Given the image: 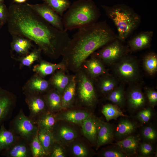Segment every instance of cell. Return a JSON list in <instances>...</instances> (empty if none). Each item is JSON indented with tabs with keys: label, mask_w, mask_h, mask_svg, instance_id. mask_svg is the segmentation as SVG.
<instances>
[{
	"label": "cell",
	"mask_w": 157,
	"mask_h": 157,
	"mask_svg": "<svg viewBox=\"0 0 157 157\" xmlns=\"http://www.w3.org/2000/svg\"><path fill=\"white\" fill-rule=\"evenodd\" d=\"M8 30L11 35L34 42L46 55L56 59L62 56L70 40L67 31L54 27L28 3H15L8 9Z\"/></svg>",
	"instance_id": "cell-1"
},
{
	"label": "cell",
	"mask_w": 157,
	"mask_h": 157,
	"mask_svg": "<svg viewBox=\"0 0 157 157\" xmlns=\"http://www.w3.org/2000/svg\"><path fill=\"white\" fill-rule=\"evenodd\" d=\"M62 54L67 70L76 73L97 50L117 38L105 21L97 22L78 29Z\"/></svg>",
	"instance_id": "cell-2"
},
{
	"label": "cell",
	"mask_w": 157,
	"mask_h": 157,
	"mask_svg": "<svg viewBox=\"0 0 157 157\" xmlns=\"http://www.w3.org/2000/svg\"><path fill=\"white\" fill-rule=\"evenodd\" d=\"M101 13L92 0H78L70 6L62 17L67 31L88 26L97 22Z\"/></svg>",
	"instance_id": "cell-3"
},
{
	"label": "cell",
	"mask_w": 157,
	"mask_h": 157,
	"mask_svg": "<svg viewBox=\"0 0 157 157\" xmlns=\"http://www.w3.org/2000/svg\"><path fill=\"white\" fill-rule=\"evenodd\" d=\"M108 17L115 26L118 33L117 38L124 41L139 26L141 17L129 6L119 4L112 6L102 5Z\"/></svg>",
	"instance_id": "cell-4"
},
{
	"label": "cell",
	"mask_w": 157,
	"mask_h": 157,
	"mask_svg": "<svg viewBox=\"0 0 157 157\" xmlns=\"http://www.w3.org/2000/svg\"><path fill=\"white\" fill-rule=\"evenodd\" d=\"M10 130L29 142L38 134V128L35 123L21 109L10 123Z\"/></svg>",
	"instance_id": "cell-5"
},
{
	"label": "cell",
	"mask_w": 157,
	"mask_h": 157,
	"mask_svg": "<svg viewBox=\"0 0 157 157\" xmlns=\"http://www.w3.org/2000/svg\"><path fill=\"white\" fill-rule=\"evenodd\" d=\"M76 90L82 103L90 106L95 104L97 97L92 79L81 68L75 73Z\"/></svg>",
	"instance_id": "cell-6"
},
{
	"label": "cell",
	"mask_w": 157,
	"mask_h": 157,
	"mask_svg": "<svg viewBox=\"0 0 157 157\" xmlns=\"http://www.w3.org/2000/svg\"><path fill=\"white\" fill-rule=\"evenodd\" d=\"M113 69L118 77L125 82L135 81L139 76L137 61L132 56H124L115 64Z\"/></svg>",
	"instance_id": "cell-7"
},
{
	"label": "cell",
	"mask_w": 157,
	"mask_h": 157,
	"mask_svg": "<svg viewBox=\"0 0 157 157\" xmlns=\"http://www.w3.org/2000/svg\"><path fill=\"white\" fill-rule=\"evenodd\" d=\"M121 42L116 38L94 55L105 63H114L126 55L129 50Z\"/></svg>",
	"instance_id": "cell-8"
},
{
	"label": "cell",
	"mask_w": 157,
	"mask_h": 157,
	"mask_svg": "<svg viewBox=\"0 0 157 157\" xmlns=\"http://www.w3.org/2000/svg\"><path fill=\"white\" fill-rule=\"evenodd\" d=\"M28 5L45 20L56 28L64 30L62 18L47 3Z\"/></svg>",
	"instance_id": "cell-9"
},
{
	"label": "cell",
	"mask_w": 157,
	"mask_h": 157,
	"mask_svg": "<svg viewBox=\"0 0 157 157\" xmlns=\"http://www.w3.org/2000/svg\"><path fill=\"white\" fill-rule=\"evenodd\" d=\"M24 94L25 102L30 110L28 117L34 122L40 115L49 111L43 95Z\"/></svg>",
	"instance_id": "cell-10"
},
{
	"label": "cell",
	"mask_w": 157,
	"mask_h": 157,
	"mask_svg": "<svg viewBox=\"0 0 157 157\" xmlns=\"http://www.w3.org/2000/svg\"><path fill=\"white\" fill-rule=\"evenodd\" d=\"M53 87L49 80H47L35 73L22 87L24 94L44 95Z\"/></svg>",
	"instance_id": "cell-11"
},
{
	"label": "cell",
	"mask_w": 157,
	"mask_h": 157,
	"mask_svg": "<svg viewBox=\"0 0 157 157\" xmlns=\"http://www.w3.org/2000/svg\"><path fill=\"white\" fill-rule=\"evenodd\" d=\"M17 97L0 86V125L9 119L15 108Z\"/></svg>",
	"instance_id": "cell-12"
},
{
	"label": "cell",
	"mask_w": 157,
	"mask_h": 157,
	"mask_svg": "<svg viewBox=\"0 0 157 157\" xmlns=\"http://www.w3.org/2000/svg\"><path fill=\"white\" fill-rule=\"evenodd\" d=\"M10 43L11 57L15 60L29 53L33 47L32 41L24 37L12 35Z\"/></svg>",
	"instance_id": "cell-13"
},
{
	"label": "cell",
	"mask_w": 157,
	"mask_h": 157,
	"mask_svg": "<svg viewBox=\"0 0 157 157\" xmlns=\"http://www.w3.org/2000/svg\"><path fill=\"white\" fill-rule=\"evenodd\" d=\"M1 155L6 157H33L30 143L21 138L3 151Z\"/></svg>",
	"instance_id": "cell-14"
},
{
	"label": "cell",
	"mask_w": 157,
	"mask_h": 157,
	"mask_svg": "<svg viewBox=\"0 0 157 157\" xmlns=\"http://www.w3.org/2000/svg\"><path fill=\"white\" fill-rule=\"evenodd\" d=\"M81 68L92 79L105 75L107 72L102 62L94 55L87 59Z\"/></svg>",
	"instance_id": "cell-15"
},
{
	"label": "cell",
	"mask_w": 157,
	"mask_h": 157,
	"mask_svg": "<svg viewBox=\"0 0 157 157\" xmlns=\"http://www.w3.org/2000/svg\"><path fill=\"white\" fill-rule=\"evenodd\" d=\"M127 117L120 119L115 127L114 138L117 141L122 140L131 135L138 127L137 123Z\"/></svg>",
	"instance_id": "cell-16"
},
{
	"label": "cell",
	"mask_w": 157,
	"mask_h": 157,
	"mask_svg": "<svg viewBox=\"0 0 157 157\" xmlns=\"http://www.w3.org/2000/svg\"><path fill=\"white\" fill-rule=\"evenodd\" d=\"M126 98L128 108L131 112L139 110L146 104L145 97L139 88H134L130 90L127 93Z\"/></svg>",
	"instance_id": "cell-17"
},
{
	"label": "cell",
	"mask_w": 157,
	"mask_h": 157,
	"mask_svg": "<svg viewBox=\"0 0 157 157\" xmlns=\"http://www.w3.org/2000/svg\"><path fill=\"white\" fill-rule=\"evenodd\" d=\"M140 140L139 136L133 134L122 140L117 141L114 145L129 157L138 154Z\"/></svg>",
	"instance_id": "cell-18"
},
{
	"label": "cell",
	"mask_w": 157,
	"mask_h": 157,
	"mask_svg": "<svg viewBox=\"0 0 157 157\" xmlns=\"http://www.w3.org/2000/svg\"><path fill=\"white\" fill-rule=\"evenodd\" d=\"M115 126L99 120L97 135V148L111 143L114 140Z\"/></svg>",
	"instance_id": "cell-19"
},
{
	"label": "cell",
	"mask_w": 157,
	"mask_h": 157,
	"mask_svg": "<svg viewBox=\"0 0 157 157\" xmlns=\"http://www.w3.org/2000/svg\"><path fill=\"white\" fill-rule=\"evenodd\" d=\"M154 32L153 31L140 32L135 36L128 42L129 50L136 51L149 47L150 45Z\"/></svg>",
	"instance_id": "cell-20"
},
{
	"label": "cell",
	"mask_w": 157,
	"mask_h": 157,
	"mask_svg": "<svg viewBox=\"0 0 157 157\" xmlns=\"http://www.w3.org/2000/svg\"><path fill=\"white\" fill-rule=\"evenodd\" d=\"M58 69L67 70L65 64L62 61L58 63H53L42 59L33 68V72L43 78L53 74Z\"/></svg>",
	"instance_id": "cell-21"
},
{
	"label": "cell",
	"mask_w": 157,
	"mask_h": 157,
	"mask_svg": "<svg viewBox=\"0 0 157 157\" xmlns=\"http://www.w3.org/2000/svg\"><path fill=\"white\" fill-rule=\"evenodd\" d=\"M67 70L58 69L52 74L49 81L52 87L61 95L69 84L72 75L67 73Z\"/></svg>",
	"instance_id": "cell-22"
},
{
	"label": "cell",
	"mask_w": 157,
	"mask_h": 157,
	"mask_svg": "<svg viewBox=\"0 0 157 157\" xmlns=\"http://www.w3.org/2000/svg\"><path fill=\"white\" fill-rule=\"evenodd\" d=\"M48 111L53 113L62 107V96L53 87L43 95Z\"/></svg>",
	"instance_id": "cell-23"
},
{
	"label": "cell",
	"mask_w": 157,
	"mask_h": 157,
	"mask_svg": "<svg viewBox=\"0 0 157 157\" xmlns=\"http://www.w3.org/2000/svg\"><path fill=\"white\" fill-rule=\"evenodd\" d=\"M99 120L89 116L82 122V131L84 135L90 141L95 142L97 138Z\"/></svg>",
	"instance_id": "cell-24"
},
{
	"label": "cell",
	"mask_w": 157,
	"mask_h": 157,
	"mask_svg": "<svg viewBox=\"0 0 157 157\" xmlns=\"http://www.w3.org/2000/svg\"><path fill=\"white\" fill-rule=\"evenodd\" d=\"M20 138L11 130L7 129L2 123L0 128V154Z\"/></svg>",
	"instance_id": "cell-25"
},
{
	"label": "cell",
	"mask_w": 157,
	"mask_h": 157,
	"mask_svg": "<svg viewBox=\"0 0 157 157\" xmlns=\"http://www.w3.org/2000/svg\"><path fill=\"white\" fill-rule=\"evenodd\" d=\"M38 136L42 146L48 156L49 155L56 142L52 131L45 129L39 128Z\"/></svg>",
	"instance_id": "cell-26"
},
{
	"label": "cell",
	"mask_w": 157,
	"mask_h": 157,
	"mask_svg": "<svg viewBox=\"0 0 157 157\" xmlns=\"http://www.w3.org/2000/svg\"><path fill=\"white\" fill-rule=\"evenodd\" d=\"M76 94L75 75H72L69 84L64 90L62 97V106L67 108L72 104Z\"/></svg>",
	"instance_id": "cell-27"
},
{
	"label": "cell",
	"mask_w": 157,
	"mask_h": 157,
	"mask_svg": "<svg viewBox=\"0 0 157 157\" xmlns=\"http://www.w3.org/2000/svg\"><path fill=\"white\" fill-rule=\"evenodd\" d=\"M55 116L52 113L47 111L40 115L34 123L38 128L44 129L52 131L56 124Z\"/></svg>",
	"instance_id": "cell-28"
},
{
	"label": "cell",
	"mask_w": 157,
	"mask_h": 157,
	"mask_svg": "<svg viewBox=\"0 0 157 157\" xmlns=\"http://www.w3.org/2000/svg\"><path fill=\"white\" fill-rule=\"evenodd\" d=\"M106 99L119 108H123L126 101L123 87L122 86L117 87L108 94Z\"/></svg>",
	"instance_id": "cell-29"
},
{
	"label": "cell",
	"mask_w": 157,
	"mask_h": 157,
	"mask_svg": "<svg viewBox=\"0 0 157 157\" xmlns=\"http://www.w3.org/2000/svg\"><path fill=\"white\" fill-rule=\"evenodd\" d=\"M98 81V87L100 92L104 94H108L117 87L116 80L110 75H103Z\"/></svg>",
	"instance_id": "cell-30"
},
{
	"label": "cell",
	"mask_w": 157,
	"mask_h": 157,
	"mask_svg": "<svg viewBox=\"0 0 157 157\" xmlns=\"http://www.w3.org/2000/svg\"><path fill=\"white\" fill-rule=\"evenodd\" d=\"M101 112L107 121L116 119L121 116L128 117L124 114L120 108L115 104H107L104 105L103 106Z\"/></svg>",
	"instance_id": "cell-31"
},
{
	"label": "cell",
	"mask_w": 157,
	"mask_h": 157,
	"mask_svg": "<svg viewBox=\"0 0 157 157\" xmlns=\"http://www.w3.org/2000/svg\"><path fill=\"white\" fill-rule=\"evenodd\" d=\"M41 50L39 48H35L28 55L20 58L16 60L19 62L20 68L30 67L36 61L41 59Z\"/></svg>",
	"instance_id": "cell-32"
},
{
	"label": "cell",
	"mask_w": 157,
	"mask_h": 157,
	"mask_svg": "<svg viewBox=\"0 0 157 157\" xmlns=\"http://www.w3.org/2000/svg\"><path fill=\"white\" fill-rule=\"evenodd\" d=\"M144 68L150 75L154 74L157 71V56L156 54L151 52L147 54L143 59Z\"/></svg>",
	"instance_id": "cell-33"
},
{
	"label": "cell",
	"mask_w": 157,
	"mask_h": 157,
	"mask_svg": "<svg viewBox=\"0 0 157 157\" xmlns=\"http://www.w3.org/2000/svg\"><path fill=\"white\" fill-rule=\"evenodd\" d=\"M59 15L63 16L64 12L69 8L70 2L68 0H44Z\"/></svg>",
	"instance_id": "cell-34"
},
{
	"label": "cell",
	"mask_w": 157,
	"mask_h": 157,
	"mask_svg": "<svg viewBox=\"0 0 157 157\" xmlns=\"http://www.w3.org/2000/svg\"><path fill=\"white\" fill-rule=\"evenodd\" d=\"M141 136L144 142L154 143L157 138V132L155 127L152 124L145 125L141 131Z\"/></svg>",
	"instance_id": "cell-35"
},
{
	"label": "cell",
	"mask_w": 157,
	"mask_h": 157,
	"mask_svg": "<svg viewBox=\"0 0 157 157\" xmlns=\"http://www.w3.org/2000/svg\"><path fill=\"white\" fill-rule=\"evenodd\" d=\"M90 116L88 113L80 111H70L64 114L63 119L73 123H82L84 120Z\"/></svg>",
	"instance_id": "cell-36"
},
{
	"label": "cell",
	"mask_w": 157,
	"mask_h": 157,
	"mask_svg": "<svg viewBox=\"0 0 157 157\" xmlns=\"http://www.w3.org/2000/svg\"><path fill=\"white\" fill-rule=\"evenodd\" d=\"M56 130L52 131L55 141L58 138L62 139L66 141H70L74 138L76 136L75 132L72 129L67 127H61Z\"/></svg>",
	"instance_id": "cell-37"
},
{
	"label": "cell",
	"mask_w": 157,
	"mask_h": 157,
	"mask_svg": "<svg viewBox=\"0 0 157 157\" xmlns=\"http://www.w3.org/2000/svg\"><path fill=\"white\" fill-rule=\"evenodd\" d=\"M33 157H43L48 156L38 138V134L30 142Z\"/></svg>",
	"instance_id": "cell-38"
},
{
	"label": "cell",
	"mask_w": 157,
	"mask_h": 157,
	"mask_svg": "<svg viewBox=\"0 0 157 157\" xmlns=\"http://www.w3.org/2000/svg\"><path fill=\"white\" fill-rule=\"evenodd\" d=\"M154 115L153 108L148 107L140 110L135 116V118L142 124L149 122L152 119Z\"/></svg>",
	"instance_id": "cell-39"
},
{
	"label": "cell",
	"mask_w": 157,
	"mask_h": 157,
	"mask_svg": "<svg viewBox=\"0 0 157 157\" xmlns=\"http://www.w3.org/2000/svg\"><path fill=\"white\" fill-rule=\"evenodd\" d=\"M153 143L144 142H140L138 151V154L142 157H149L154 153L155 148Z\"/></svg>",
	"instance_id": "cell-40"
},
{
	"label": "cell",
	"mask_w": 157,
	"mask_h": 157,
	"mask_svg": "<svg viewBox=\"0 0 157 157\" xmlns=\"http://www.w3.org/2000/svg\"><path fill=\"white\" fill-rule=\"evenodd\" d=\"M104 157H128L127 155L115 145L104 151L102 153Z\"/></svg>",
	"instance_id": "cell-41"
},
{
	"label": "cell",
	"mask_w": 157,
	"mask_h": 157,
	"mask_svg": "<svg viewBox=\"0 0 157 157\" xmlns=\"http://www.w3.org/2000/svg\"><path fill=\"white\" fill-rule=\"evenodd\" d=\"M146 93L150 106L153 108L157 104V92L154 90L148 89L146 90Z\"/></svg>",
	"instance_id": "cell-42"
},
{
	"label": "cell",
	"mask_w": 157,
	"mask_h": 157,
	"mask_svg": "<svg viewBox=\"0 0 157 157\" xmlns=\"http://www.w3.org/2000/svg\"><path fill=\"white\" fill-rule=\"evenodd\" d=\"M8 10L3 2H0V22L3 25L7 23Z\"/></svg>",
	"instance_id": "cell-43"
},
{
	"label": "cell",
	"mask_w": 157,
	"mask_h": 157,
	"mask_svg": "<svg viewBox=\"0 0 157 157\" xmlns=\"http://www.w3.org/2000/svg\"><path fill=\"white\" fill-rule=\"evenodd\" d=\"M72 151L74 155L78 157H85L88 154L86 148L81 144L74 145L73 147Z\"/></svg>",
	"instance_id": "cell-44"
},
{
	"label": "cell",
	"mask_w": 157,
	"mask_h": 157,
	"mask_svg": "<svg viewBox=\"0 0 157 157\" xmlns=\"http://www.w3.org/2000/svg\"><path fill=\"white\" fill-rule=\"evenodd\" d=\"M55 143L49 155L51 157H65V155L62 149L60 147L55 145Z\"/></svg>",
	"instance_id": "cell-45"
},
{
	"label": "cell",
	"mask_w": 157,
	"mask_h": 157,
	"mask_svg": "<svg viewBox=\"0 0 157 157\" xmlns=\"http://www.w3.org/2000/svg\"><path fill=\"white\" fill-rule=\"evenodd\" d=\"M14 1L18 3H21L25 2L26 0H14Z\"/></svg>",
	"instance_id": "cell-46"
},
{
	"label": "cell",
	"mask_w": 157,
	"mask_h": 157,
	"mask_svg": "<svg viewBox=\"0 0 157 157\" xmlns=\"http://www.w3.org/2000/svg\"><path fill=\"white\" fill-rule=\"evenodd\" d=\"M3 26L2 23L0 22V29L1 28L2 26Z\"/></svg>",
	"instance_id": "cell-47"
},
{
	"label": "cell",
	"mask_w": 157,
	"mask_h": 157,
	"mask_svg": "<svg viewBox=\"0 0 157 157\" xmlns=\"http://www.w3.org/2000/svg\"><path fill=\"white\" fill-rule=\"evenodd\" d=\"M4 0H0V2H3Z\"/></svg>",
	"instance_id": "cell-48"
}]
</instances>
